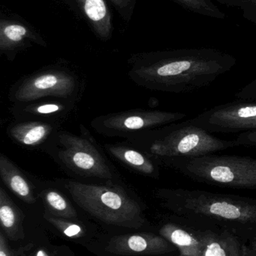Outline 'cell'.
I'll return each instance as SVG.
<instances>
[{
  "mask_svg": "<svg viewBox=\"0 0 256 256\" xmlns=\"http://www.w3.org/2000/svg\"><path fill=\"white\" fill-rule=\"evenodd\" d=\"M236 63L232 56L214 49L179 50L134 62L129 76L135 84L147 90L191 93L211 85Z\"/></svg>",
  "mask_w": 256,
  "mask_h": 256,
  "instance_id": "cell-1",
  "label": "cell"
},
{
  "mask_svg": "<svg viewBox=\"0 0 256 256\" xmlns=\"http://www.w3.org/2000/svg\"><path fill=\"white\" fill-rule=\"evenodd\" d=\"M156 196L164 207L178 214L243 224L256 222L254 198L183 188H161Z\"/></svg>",
  "mask_w": 256,
  "mask_h": 256,
  "instance_id": "cell-2",
  "label": "cell"
},
{
  "mask_svg": "<svg viewBox=\"0 0 256 256\" xmlns=\"http://www.w3.org/2000/svg\"><path fill=\"white\" fill-rule=\"evenodd\" d=\"M64 186L83 210L109 225L138 230L145 224L140 204L117 185H96L66 180Z\"/></svg>",
  "mask_w": 256,
  "mask_h": 256,
  "instance_id": "cell-3",
  "label": "cell"
},
{
  "mask_svg": "<svg viewBox=\"0 0 256 256\" xmlns=\"http://www.w3.org/2000/svg\"><path fill=\"white\" fill-rule=\"evenodd\" d=\"M160 164L198 183L231 189L256 190V158L215 153L168 160Z\"/></svg>",
  "mask_w": 256,
  "mask_h": 256,
  "instance_id": "cell-4",
  "label": "cell"
},
{
  "mask_svg": "<svg viewBox=\"0 0 256 256\" xmlns=\"http://www.w3.org/2000/svg\"><path fill=\"white\" fill-rule=\"evenodd\" d=\"M238 147L232 140H222L185 121L164 126L156 131L150 144V155L158 162L192 158Z\"/></svg>",
  "mask_w": 256,
  "mask_h": 256,
  "instance_id": "cell-5",
  "label": "cell"
},
{
  "mask_svg": "<svg viewBox=\"0 0 256 256\" xmlns=\"http://www.w3.org/2000/svg\"><path fill=\"white\" fill-rule=\"evenodd\" d=\"M57 156L66 168L85 177L113 180L115 174L96 144L84 136L69 132L57 135Z\"/></svg>",
  "mask_w": 256,
  "mask_h": 256,
  "instance_id": "cell-6",
  "label": "cell"
},
{
  "mask_svg": "<svg viewBox=\"0 0 256 256\" xmlns=\"http://www.w3.org/2000/svg\"><path fill=\"white\" fill-rule=\"evenodd\" d=\"M186 114L169 111L132 110L96 117L91 127L106 136H126L139 131L161 128L174 124Z\"/></svg>",
  "mask_w": 256,
  "mask_h": 256,
  "instance_id": "cell-7",
  "label": "cell"
},
{
  "mask_svg": "<svg viewBox=\"0 0 256 256\" xmlns=\"http://www.w3.org/2000/svg\"><path fill=\"white\" fill-rule=\"evenodd\" d=\"M78 82L66 70H48L24 78L10 93L12 102L29 104L45 98L70 100L78 92Z\"/></svg>",
  "mask_w": 256,
  "mask_h": 256,
  "instance_id": "cell-8",
  "label": "cell"
},
{
  "mask_svg": "<svg viewBox=\"0 0 256 256\" xmlns=\"http://www.w3.org/2000/svg\"><path fill=\"white\" fill-rule=\"evenodd\" d=\"M175 249L161 236L141 232L114 236L108 242L106 251L114 256H135L162 255Z\"/></svg>",
  "mask_w": 256,
  "mask_h": 256,
  "instance_id": "cell-9",
  "label": "cell"
},
{
  "mask_svg": "<svg viewBox=\"0 0 256 256\" xmlns=\"http://www.w3.org/2000/svg\"><path fill=\"white\" fill-rule=\"evenodd\" d=\"M159 234L178 249L180 256H203L207 234L195 236L180 226L167 224L160 228Z\"/></svg>",
  "mask_w": 256,
  "mask_h": 256,
  "instance_id": "cell-10",
  "label": "cell"
},
{
  "mask_svg": "<svg viewBox=\"0 0 256 256\" xmlns=\"http://www.w3.org/2000/svg\"><path fill=\"white\" fill-rule=\"evenodd\" d=\"M105 148L115 159L134 171L154 178L159 177L158 162L153 158L123 144H107Z\"/></svg>",
  "mask_w": 256,
  "mask_h": 256,
  "instance_id": "cell-11",
  "label": "cell"
},
{
  "mask_svg": "<svg viewBox=\"0 0 256 256\" xmlns=\"http://www.w3.org/2000/svg\"><path fill=\"white\" fill-rule=\"evenodd\" d=\"M0 176L3 183L27 204L36 202L33 185L25 174L6 155L0 154Z\"/></svg>",
  "mask_w": 256,
  "mask_h": 256,
  "instance_id": "cell-12",
  "label": "cell"
},
{
  "mask_svg": "<svg viewBox=\"0 0 256 256\" xmlns=\"http://www.w3.org/2000/svg\"><path fill=\"white\" fill-rule=\"evenodd\" d=\"M53 124L45 122L16 123L8 128V134L15 142L25 147H36L45 142L54 132Z\"/></svg>",
  "mask_w": 256,
  "mask_h": 256,
  "instance_id": "cell-13",
  "label": "cell"
},
{
  "mask_svg": "<svg viewBox=\"0 0 256 256\" xmlns=\"http://www.w3.org/2000/svg\"><path fill=\"white\" fill-rule=\"evenodd\" d=\"M24 215L4 188H0V222L7 238L17 242L24 238Z\"/></svg>",
  "mask_w": 256,
  "mask_h": 256,
  "instance_id": "cell-14",
  "label": "cell"
},
{
  "mask_svg": "<svg viewBox=\"0 0 256 256\" xmlns=\"http://www.w3.org/2000/svg\"><path fill=\"white\" fill-rule=\"evenodd\" d=\"M84 13L93 24L99 36L108 38L111 34V22L109 10L104 0H78Z\"/></svg>",
  "mask_w": 256,
  "mask_h": 256,
  "instance_id": "cell-15",
  "label": "cell"
},
{
  "mask_svg": "<svg viewBox=\"0 0 256 256\" xmlns=\"http://www.w3.org/2000/svg\"><path fill=\"white\" fill-rule=\"evenodd\" d=\"M243 246L231 236L207 234V242L202 256H242Z\"/></svg>",
  "mask_w": 256,
  "mask_h": 256,
  "instance_id": "cell-16",
  "label": "cell"
},
{
  "mask_svg": "<svg viewBox=\"0 0 256 256\" xmlns=\"http://www.w3.org/2000/svg\"><path fill=\"white\" fill-rule=\"evenodd\" d=\"M39 196L42 198L49 214L63 219H75L77 212L69 202L56 190L47 189Z\"/></svg>",
  "mask_w": 256,
  "mask_h": 256,
  "instance_id": "cell-17",
  "label": "cell"
},
{
  "mask_svg": "<svg viewBox=\"0 0 256 256\" xmlns=\"http://www.w3.org/2000/svg\"><path fill=\"white\" fill-rule=\"evenodd\" d=\"M69 104L59 102H45L27 104L21 109L25 116L33 118H54L66 115L71 110Z\"/></svg>",
  "mask_w": 256,
  "mask_h": 256,
  "instance_id": "cell-18",
  "label": "cell"
},
{
  "mask_svg": "<svg viewBox=\"0 0 256 256\" xmlns=\"http://www.w3.org/2000/svg\"><path fill=\"white\" fill-rule=\"evenodd\" d=\"M27 34V28L19 24L3 26L0 33V49L2 51L11 50L19 44Z\"/></svg>",
  "mask_w": 256,
  "mask_h": 256,
  "instance_id": "cell-19",
  "label": "cell"
},
{
  "mask_svg": "<svg viewBox=\"0 0 256 256\" xmlns=\"http://www.w3.org/2000/svg\"><path fill=\"white\" fill-rule=\"evenodd\" d=\"M186 8L195 13L204 16L215 18H224L225 14L222 13L210 0H177Z\"/></svg>",
  "mask_w": 256,
  "mask_h": 256,
  "instance_id": "cell-20",
  "label": "cell"
},
{
  "mask_svg": "<svg viewBox=\"0 0 256 256\" xmlns=\"http://www.w3.org/2000/svg\"><path fill=\"white\" fill-rule=\"evenodd\" d=\"M45 218L59 232L65 236L71 238H79L85 234L82 226L74 222H69L66 219L57 218L51 214H45Z\"/></svg>",
  "mask_w": 256,
  "mask_h": 256,
  "instance_id": "cell-21",
  "label": "cell"
},
{
  "mask_svg": "<svg viewBox=\"0 0 256 256\" xmlns=\"http://www.w3.org/2000/svg\"><path fill=\"white\" fill-rule=\"evenodd\" d=\"M234 97L237 100H256V79L236 93Z\"/></svg>",
  "mask_w": 256,
  "mask_h": 256,
  "instance_id": "cell-22",
  "label": "cell"
},
{
  "mask_svg": "<svg viewBox=\"0 0 256 256\" xmlns=\"http://www.w3.org/2000/svg\"><path fill=\"white\" fill-rule=\"evenodd\" d=\"M234 140L237 146L256 148V130L240 132Z\"/></svg>",
  "mask_w": 256,
  "mask_h": 256,
  "instance_id": "cell-23",
  "label": "cell"
},
{
  "mask_svg": "<svg viewBox=\"0 0 256 256\" xmlns=\"http://www.w3.org/2000/svg\"><path fill=\"white\" fill-rule=\"evenodd\" d=\"M6 234L0 232V256H15L13 251L10 249Z\"/></svg>",
  "mask_w": 256,
  "mask_h": 256,
  "instance_id": "cell-24",
  "label": "cell"
},
{
  "mask_svg": "<svg viewBox=\"0 0 256 256\" xmlns=\"http://www.w3.org/2000/svg\"><path fill=\"white\" fill-rule=\"evenodd\" d=\"M30 250H31V249H30ZM19 251L21 254V256H51L44 248H37L34 250H31L30 254H29L27 248H21L19 250Z\"/></svg>",
  "mask_w": 256,
  "mask_h": 256,
  "instance_id": "cell-25",
  "label": "cell"
},
{
  "mask_svg": "<svg viewBox=\"0 0 256 256\" xmlns=\"http://www.w3.org/2000/svg\"><path fill=\"white\" fill-rule=\"evenodd\" d=\"M242 256H256V236L251 242L249 248L243 246Z\"/></svg>",
  "mask_w": 256,
  "mask_h": 256,
  "instance_id": "cell-26",
  "label": "cell"
},
{
  "mask_svg": "<svg viewBox=\"0 0 256 256\" xmlns=\"http://www.w3.org/2000/svg\"><path fill=\"white\" fill-rule=\"evenodd\" d=\"M114 2H115L116 4H118V6H122V4H124L126 2V0H113Z\"/></svg>",
  "mask_w": 256,
  "mask_h": 256,
  "instance_id": "cell-27",
  "label": "cell"
},
{
  "mask_svg": "<svg viewBox=\"0 0 256 256\" xmlns=\"http://www.w3.org/2000/svg\"><path fill=\"white\" fill-rule=\"evenodd\" d=\"M247 1L252 2L256 3V0H247Z\"/></svg>",
  "mask_w": 256,
  "mask_h": 256,
  "instance_id": "cell-28",
  "label": "cell"
}]
</instances>
